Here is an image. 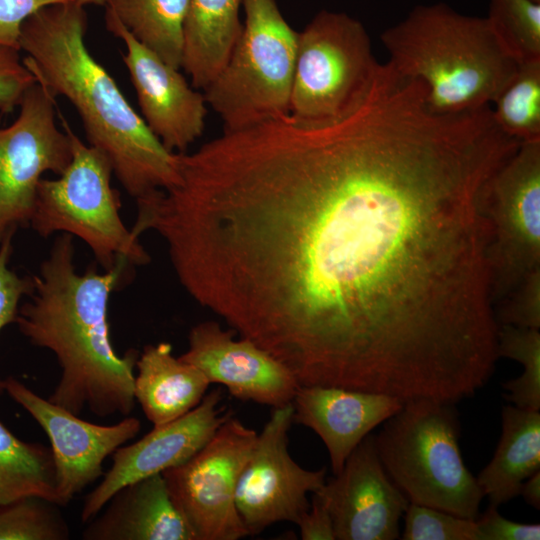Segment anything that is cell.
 I'll return each instance as SVG.
<instances>
[{
	"label": "cell",
	"instance_id": "1",
	"mask_svg": "<svg viewBox=\"0 0 540 540\" xmlns=\"http://www.w3.org/2000/svg\"><path fill=\"white\" fill-rule=\"evenodd\" d=\"M488 145L380 69L340 116L253 130L209 192L215 312L300 386L451 401L492 355Z\"/></svg>",
	"mask_w": 540,
	"mask_h": 540
},
{
	"label": "cell",
	"instance_id": "2",
	"mask_svg": "<svg viewBox=\"0 0 540 540\" xmlns=\"http://www.w3.org/2000/svg\"><path fill=\"white\" fill-rule=\"evenodd\" d=\"M131 266L122 260L98 272L93 264L79 274L73 236L62 233L33 276L29 301L19 307V331L32 345L52 351L61 369L48 400L75 415L88 409L103 418L129 416L134 409L139 352L119 355L108 322L110 296Z\"/></svg>",
	"mask_w": 540,
	"mask_h": 540
},
{
	"label": "cell",
	"instance_id": "3",
	"mask_svg": "<svg viewBox=\"0 0 540 540\" xmlns=\"http://www.w3.org/2000/svg\"><path fill=\"white\" fill-rule=\"evenodd\" d=\"M83 6H47L22 26L23 63L54 97L76 109L88 144L109 160L113 174L135 199L179 184V153L167 150L130 105L107 70L85 43Z\"/></svg>",
	"mask_w": 540,
	"mask_h": 540
},
{
	"label": "cell",
	"instance_id": "4",
	"mask_svg": "<svg viewBox=\"0 0 540 540\" xmlns=\"http://www.w3.org/2000/svg\"><path fill=\"white\" fill-rule=\"evenodd\" d=\"M380 38L388 62L425 86L426 103L439 114L490 105L519 66L486 17L461 14L443 2L415 6Z\"/></svg>",
	"mask_w": 540,
	"mask_h": 540
},
{
	"label": "cell",
	"instance_id": "5",
	"mask_svg": "<svg viewBox=\"0 0 540 540\" xmlns=\"http://www.w3.org/2000/svg\"><path fill=\"white\" fill-rule=\"evenodd\" d=\"M455 403L404 402L374 435L382 465L410 503L476 520L484 494L459 446Z\"/></svg>",
	"mask_w": 540,
	"mask_h": 540
},
{
	"label": "cell",
	"instance_id": "6",
	"mask_svg": "<svg viewBox=\"0 0 540 540\" xmlns=\"http://www.w3.org/2000/svg\"><path fill=\"white\" fill-rule=\"evenodd\" d=\"M245 21L225 65L204 89L224 131L289 114L298 33L276 0H243Z\"/></svg>",
	"mask_w": 540,
	"mask_h": 540
},
{
	"label": "cell",
	"instance_id": "7",
	"mask_svg": "<svg viewBox=\"0 0 540 540\" xmlns=\"http://www.w3.org/2000/svg\"><path fill=\"white\" fill-rule=\"evenodd\" d=\"M59 116L71 141L72 158L58 178L40 180L31 227L44 238L56 232L80 238L103 270L122 260L132 266L147 264L149 255L139 237L121 220L120 194L111 185L108 158L85 144Z\"/></svg>",
	"mask_w": 540,
	"mask_h": 540
},
{
	"label": "cell",
	"instance_id": "8",
	"mask_svg": "<svg viewBox=\"0 0 540 540\" xmlns=\"http://www.w3.org/2000/svg\"><path fill=\"white\" fill-rule=\"evenodd\" d=\"M378 66L359 20L318 12L298 33L289 113L309 121L340 116L366 92Z\"/></svg>",
	"mask_w": 540,
	"mask_h": 540
},
{
	"label": "cell",
	"instance_id": "9",
	"mask_svg": "<svg viewBox=\"0 0 540 540\" xmlns=\"http://www.w3.org/2000/svg\"><path fill=\"white\" fill-rule=\"evenodd\" d=\"M493 305L540 274V140L520 142L482 192Z\"/></svg>",
	"mask_w": 540,
	"mask_h": 540
},
{
	"label": "cell",
	"instance_id": "10",
	"mask_svg": "<svg viewBox=\"0 0 540 540\" xmlns=\"http://www.w3.org/2000/svg\"><path fill=\"white\" fill-rule=\"evenodd\" d=\"M257 435L231 415L191 458L162 473L195 540H238L248 536L236 509L235 495Z\"/></svg>",
	"mask_w": 540,
	"mask_h": 540
},
{
	"label": "cell",
	"instance_id": "11",
	"mask_svg": "<svg viewBox=\"0 0 540 540\" xmlns=\"http://www.w3.org/2000/svg\"><path fill=\"white\" fill-rule=\"evenodd\" d=\"M55 98L36 82L15 121L0 127V243L30 222L42 175H60L71 161V141L57 125Z\"/></svg>",
	"mask_w": 540,
	"mask_h": 540
},
{
	"label": "cell",
	"instance_id": "12",
	"mask_svg": "<svg viewBox=\"0 0 540 540\" xmlns=\"http://www.w3.org/2000/svg\"><path fill=\"white\" fill-rule=\"evenodd\" d=\"M292 424L291 403L273 408L239 477L235 503L248 536L278 522L296 524L310 506L308 494L326 481L325 468L308 470L291 457Z\"/></svg>",
	"mask_w": 540,
	"mask_h": 540
},
{
	"label": "cell",
	"instance_id": "13",
	"mask_svg": "<svg viewBox=\"0 0 540 540\" xmlns=\"http://www.w3.org/2000/svg\"><path fill=\"white\" fill-rule=\"evenodd\" d=\"M5 392L41 426L51 443L55 467V503L67 505L103 475V462L140 431V421L126 416L113 425L88 422L44 399L13 377Z\"/></svg>",
	"mask_w": 540,
	"mask_h": 540
},
{
	"label": "cell",
	"instance_id": "14",
	"mask_svg": "<svg viewBox=\"0 0 540 540\" xmlns=\"http://www.w3.org/2000/svg\"><path fill=\"white\" fill-rule=\"evenodd\" d=\"M317 495L327 506L336 540H395L408 498L386 473L368 434L342 470L326 480Z\"/></svg>",
	"mask_w": 540,
	"mask_h": 540
},
{
	"label": "cell",
	"instance_id": "15",
	"mask_svg": "<svg viewBox=\"0 0 540 540\" xmlns=\"http://www.w3.org/2000/svg\"><path fill=\"white\" fill-rule=\"evenodd\" d=\"M107 30L125 44L123 62L146 125L170 152L184 153L199 138L207 115L204 94L142 45L106 7Z\"/></svg>",
	"mask_w": 540,
	"mask_h": 540
},
{
	"label": "cell",
	"instance_id": "16",
	"mask_svg": "<svg viewBox=\"0 0 540 540\" xmlns=\"http://www.w3.org/2000/svg\"><path fill=\"white\" fill-rule=\"evenodd\" d=\"M221 401V389L216 388L185 415L154 426L140 440L119 447L112 454L110 469L84 500L82 522L95 517L122 487L179 466L198 452L232 415L225 412Z\"/></svg>",
	"mask_w": 540,
	"mask_h": 540
},
{
	"label": "cell",
	"instance_id": "17",
	"mask_svg": "<svg viewBox=\"0 0 540 540\" xmlns=\"http://www.w3.org/2000/svg\"><path fill=\"white\" fill-rule=\"evenodd\" d=\"M235 335L215 321L201 322L191 328L188 349L179 357L241 401L272 408L291 403L300 387L294 376L254 342Z\"/></svg>",
	"mask_w": 540,
	"mask_h": 540
},
{
	"label": "cell",
	"instance_id": "18",
	"mask_svg": "<svg viewBox=\"0 0 540 540\" xmlns=\"http://www.w3.org/2000/svg\"><path fill=\"white\" fill-rule=\"evenodd\" d=\"M291 404L293 422L321 438L336 475L356 446L404 402L382 393L312 385L300 386Z\"/></svg>",
	"mask_w": 540,
	"mask_h": 540
},
{
	"label": "cell",
	"instance_id": "19",
	"mask_svg": "<svg viewBox=\"0 0 540 540\" xmlns=\"http://www.w3.org/2000/svg\"><path fill=\"white\" fill-rule=\"evenodd\" d=\"M87 523L84 540H195L162 473L122 487Z\"/></svg>",
	"mask_w": 540,
	"mask_h": 540
},
{
	"label": "cell",
	"instance_id": "20",
	"mask_svg": "<svg viewBox=\"0 0 540 540\" xmlns=\"http://www.w3.org/2000/svg\"><path fill=\"white\" fill-rule=\"evenodd\" d=\"M136 370L134 397L154 426L191 411L210 386L198 368L173 355L167 342L146 345L139 353Z\"/></svg>",
	"mask_w": 540,
	"mask_h": 540
},
{
	"label": "cell",
	"instance_id": "21",
	"mask_svg": "<svg viewBox=\"0 0 540 540\" xmlns=\"http://www.w3.org/2000/svg\"><path fill=\"white\" fill-rule=\"evenodd\" d=\"M501 419L494 455L476 477L484 497L496 507L518 496L522 483L540 471V411L508 404Z\"/></svg>",
	"mask_w": 540,
	"mask_h": 540
},
{
	"label": "cell",
	"instance_id": "22",
	"mask_svg": "<svg viewBox=\"0 0 540 540\" xmlns=\"http://www.w3.org/2000/svg\"><path fill=\"white\" fill-rule=\"evenodd\" d=\"M243 0H190L182 67L196 89H205L225 65L243 23Z\"/></svg>",
	"mask_w": 540,
	"mask_h": 540
},
{
	"label": "cell",
	"instance_id": "23",
	"mask_svg": "<svg viewBox=\"0 0 540 540\" xmlns=\"http://www.w3.org/2000/svg\"><path fill=\"white\" fill-rule=\"evenodd\" d=\"M123 26L142 45L180 69L190 0H107Z\"/></svg>",
	"mask_w": 540,
	"mask_h": 540
},
{
	"label": "cell",
	"instance_id": "24",
	"mask_svg": "<svg viewBox=\"0 0 540 540\" xmlns=\"http://www.w3.org/2000/svg\"><path fill=\"white\" fill-rule=\"evenodd\" d=\"M26 496L55 503L51 448L20 440L0 421V504Z\"/></svg>",
	"mask_w": 540,
	"mask_h": 540
},
{
	"label": "cell",
	"instance_id": "25",
	"mask_svg": "<svg viewBox=\"0 0 540 540\" xmlns=\"http://www.w3.org/2000/svg\"><path fill=\"white\" fill-rule=\"evenodd\" d=\"M493 104L504 133L519 142L540 140V60L520 63Z\"/></svg>",
	"mask_w": 540,
	"mask_h": 540
},
{
	"label": "cell",
	"instance_id": "26",
	"mask_svg": "<svg viewBox=\"0 0 540 540\" xmlns=\"http://www.w3.org/2000/svg\"><path fill=\"white\" fill-rule=\"evenodd\" d=\"M498 358L506 357L523 365L521 376L502 383L503 397L512 405L540 411V332L539 329L499 325Z\"/></svg>",
	"mask_w": 540,
	"mask_h": 540
},
{
	"label": "cell",
	"instance_id": "27",
	"mask_svg": "<svg viewBox=\"0 0 540 540\" xmlns=\"http://www.w3.org/2000/svg\"><path fill=\"white\" fill-rule=\"evenodd\" d=\"M486 18L499 42L519 64L540 60V2L489 0Z\"/></svg>",
	"mask_w": 540,
	"mask_h": 540
},
{
	"label": "cell",
	"instance_id": "28",
	"mask_svg": "<svg viewBox=\"0 0 540 540\" xmlns=\"http://www.w3.org/2000/svg\"><path fill=\"white\" fill-rule=\"evenodd\" d=\"M57 504L26 496L0 504V540H67L69 527Z\"/></svg>",
	"mask_w": 540,
	"mask_h": 540
},
{
	"label": "cell",
	"instance_id": "29",
	"mask_svg": "<svg viewBox=\"0 0 540 540\" xmlns=\"http://www.w3.org/2000/svg\"><path fill=\"white\" fill-rule=\"evenodd\" d=\"M404 540H479L476 520L409 503L404 514Z\"/></svg>",
	"mask_w": 540,
	"mask_h": 540
},
{
	"label": "cell",
	"instance_id": "30",
	"mask_svg": "<svg viewBox=\"0 0 540 540\" xmlns=\"http://www.w3.org/2000/svg\"><path fill=\"white\" fill-rule=\"evenodd\" d=\"M13 235L9 233L0 243V331L15 323L20 301L34 288L33 277L20 276L9 266L13 251ZM5 392L4 379L0 378V396Z\"/></svg>",
	"mask_w": 540,
	"mask_h": 540
},
{
	"label": "cell",
	"instance_id": "31",
	"mask_svg": "<svg viewBox=\"0 0 540 540\" xmlns=\"http://www.w3.org/2000/svg\"><path fill=\"white\" fill-rule=\"evenodd\" d=\"M499 325L540 329V274L532 276L494 310Z\"/></svg>",
	"mask_w": 540,
	"mask_h": 540
},
{
	"label": "cell",
	"instance_id": "32",
	"mask_svg": "<svg viewBox=\"0 0 540 540\" xmlns=\"http://www.w3.org/2000/svg\"><path fill=\"white\" fill-rule=\"evenodd\" d=\"M36 82L20 59L19 50L0 45V112H12Z\"/></svg>",
	"mask_w": 540,
	"mask_h": 540
},
{
	"label": "cell",
	"instance_id": "33",
	"mask_svg": "<svg viewBox=\"0 0 540 540\" xmlns=\"http://www.w3.org/2000/svg\"><path fill=\"white\" fill-rule=\"evenodd\" d=\"M68 1L0 0V45L20 51L19 38L25 21L42 8Z\"/></svg>",
	"mask_w": 540,
	"mask_h": 540
},
{
	"label": "cell",
	"instance_id": "34",
	"mask_svg": "<svg viewBox=\"0 0 540 540\" xmlns=\"http://www.w3.org/2000/svg\"><path fill=\"white\" fill-rule=\"evenodd\" d=\"M479 540H539L540 525L525 524L503 517L498 507L489 505L476 519Z\"/></svg>",
	"mask_w": 540,
	"mask_h": 540
},
{
	"label": "cell",
	"instance_id": "35",
	"mask_svg": "<svg viewBox=\"0 0 540 540\" xmlns=\"http://www.w3.org/2000/svg\"><path fill=\"white\" fill-rule=\"evenodd\" d=\"M302 540H336L333 520L325 503L315 494L296 523Z\"/></svg>",
	"mask_w": 540,
	"mask_h": 540
},
{
	"label": "cell",
	"instance_id": "36",
	"mask_svg": "<svg viewBox=\"0 0 540 540\" xmlns=\"http://www.w3.org/2000/svg\"><path fill=\"white\" fill-rule=\"evenodd\" d=\"M519 495L533 508L540 509V471L528 477L521 485Z\"/></svg>",
	"mask_w": 540,
	"mask_h": 540
},
{
	"label": "cell",
	"instance_id": "37",
	"mask_svg": "<svg viewBox=\"0 0 540 540\" xmlns=\"http://www.w3.org/2000/svg\"><path fill=\"white\" fill-rule=\"evenodd\" d=\"M80 6L85 7L86 5H95V6H106L107 0H69Z\"/></svg>",
	"mask_w": 540,
	"mask_h": 540
},
{
	"label": "cell",
	"instance_id": "38",
	"mask_svg": "<svg viewBox=\"0 0 540 540\" xmlns=\"http://www.w3.org/2000/svg\"><path fill=\"white\" fill-rule=\"evenodd\" d=\"M533 1L540 2V0H533Z\"/></svg>",
	"mask_w": 540,
	"mask_h": 540
}]
</instances>
